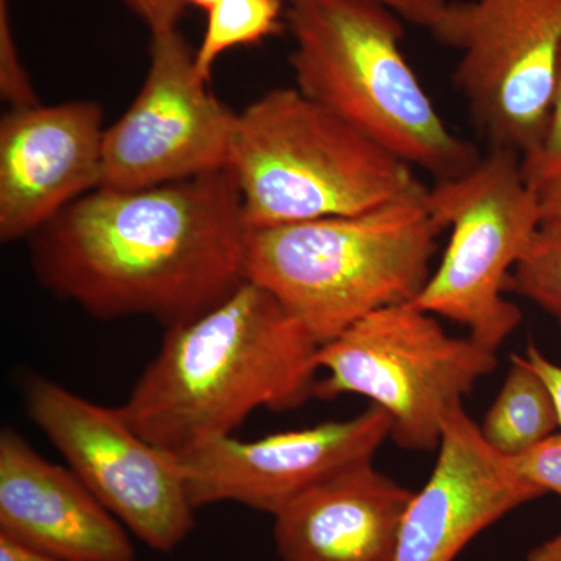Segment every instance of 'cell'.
<instances>
[{
    "mask_svg": "<svg viewBox=\"0 0 561 561\" xmlns=\"http://www.w3.org/2000/svg\"><path fill=\"white\" fill-rule=\"evenodd\" d=\"M0 534L72 561H135L130 531L70 468L0 435Z\"/></svg>",
    "mask_w": 561,
    "mask_h": 561,
    "instance_id": "5bb4252c",
    "label": "cell"
},
{
    "mask_svg": "<svg viewBox=\"0 0 561 561\" xmlns=\"http://www.w3.org/2000/svg\"><path fill=\"white\" fill-rule=\"evenodd\" d=\"M283 0H219L208 11V25L198 49L195 66L206 81L225 51L250 46L278 35L286 24Z\"/></svg>",
    "mask_w": 561,
    "mask_h": 561,
    "instance_id": "e0dca14e",
    "label": "cell"
},
{
    "mask_svg": "<svg viewBox=\"0 0 561 561\" xmlns=\"http://www.w3.org/2000/svg\"><path fill=\"white\" fill-rule=\"evenodd\" d=\"M0 561H72L0 534Z\"/></svg>",
    "mask_w": 561,
    "mask_h": 561,
    "instance_id": "d4e9b609",
    "label": "cell"
},
{
    "mask_svg": "<svg viewBox=\"0 0 561 561\" xmlns=\"http://www.w3.org/2000/svg\"><path fill=\"white\" fill-rule=\"evenodd\" d=\"M319 348L271 291L245 279L214 308L168 328L121 408L139 435L180 457L230 437L257 409L286 412L311 400Z\"/></svg>",
    "mask_w": 561,
    "mask_h": 561,
    "instance_id": "7a4b0ae2",
    "label": "cell"
},
{
    "mask_svg": "<svg viewBox=\"0 0 561 561\" xmlns=\"http://www.w3.org/2000/svg\"><path fill=\"white\" fill-rule=\"evenodd\" d=\"M426 202L451 234L440 264L412 302L497 351L523 320L518 306L504 297L508 278L542 224L540 198L524 175L522 157L490 149L471 171L435 181Z\"/></svg>",
    "mask_w": 561,
    "mask_h": 561,
    "instance_id": "52a82bcc",
    "label": "cell"
},
{
    "mask_svg": "<svg viewBox=\"0 0 561 561\" xmlns=\"http://www.w3.org/2000/svg\"><path fill=\"white\" fill-rule=\"evenodd\" d=\"M512 461L519 474L542 493L561 497V434L551 435Z\"/></svg>",
    "mask_w": 561,
    "mask_h": 561,
    "instance_id": "44dd1931",
    "label": "cell"
},
{
    "mask_svg": "<svg viewBox=\"0 0 561 561\" xmlns=\"http://www.w3.org/2000/svg\"><path fill=\"white\" fill-rule=\"evenodd\" d=\"M247 228L230 169L144 190L99 187L31 238L47 290L99 319L165 327L214 308L243 279Z\"/></svg>",
    "mask_w": 561,
    "mask_h": 561,
    "instance_id": "6da1fadb",
    "label": "cell"
},
{
    "mask_svg": "<svg viewBox=\"0 0 561 561\" xmlns=\"http://www.w3.org/2000/svg\"><path fill=\"white\" fill-rule=\"evenodd\" d=\"M324 371L313 398L360 394L391 419L390 438L405 451L431 453L443 424L476 383L497 367L496 351L446 332L434 313L413 302L370 313L323 343Z\"/></svg>",
    "mask_w": 561,
    "mask_h": 561,
    "instance_id": "8992f818",
    "label": "cell"
},
{
    "mask_svg": "<svg viewBox=\"0 0 561 561\" xmlns=\"http://www.w3.org/2000/svg\"><path fill=\"white\" fill-rule=\"evenodd\" d=\"M479 430L501 456L515 459L560 430L551 393L526 357L513 356L507 378Z\"/></svg>",
    "mask_w": 561,
    "mask_h": 561,
    "instance_id": "2e32d148",
    "label": "cell"
},
{
    "mask_svg": "<svg viewBox=\"0 0 561 561\" xmlns=\"http://www.w3.org/2000/svg\"><path fill=\"white\" fill-rule=\"evenodd\" d=\"M397 13L402 21L434 31L453 0H371Z\"/></svg>",
    "mask_w": 561,
    "mask_h": 561,
    "instance_id": "7402d4cb",
    "label": "cell"
},
{
    "mask_svg": "<svg viewBox=\"0 0 561 561\" xmlns=\"http://www.w3.org/2000/svg\"><path fill=\"white\" fill-rule=\"evenodd\" d=\"M413 496L373 461L356 465L273 516L276 552L280 561H393Z\"/></svg>",
    "mask_w": 561,
    "mask_h": 561,
    "instance_id": "9a60e30c",
    "label": "cell"
},
{
    "mask_svg": "<svg viewBox=\"0 0 561 561\" xmlns=\"http://www.w3.org/2000/svg\"><path fill=\"white\" fill-rule=\"evenodd\" d=\"M33 423L81 482L153 551L180 548L195 527L180 459L136 432L122 408H105L60 383L33 378L25 389Z\"/></svg>",
    "mask_w": 561,
    "mask_h": 561,
    "instance_id": "9c48e42d",
    "label": "cell"
},
{
    "mask_svg": "<svg viewBox=\"0 0 561 561\" xmlns=\"http://www.w3.org/2000/svg\"><path fill=\"white\" fill-rule=\"evenodd\" d=\"M0 95L11 108L39 103L14 41L10 0H0Z\"/></svg>",
    "mask_w": 561,
    "mask_h": 561,
    "instance_id": "d6986e66",
    "label": "cell"
},
{
    "mask_svg": "<svg viewBox=\"0 0 561 561\" xmlns=\"http://www.w3.org/2000/svg\"><path fill=\"white\" fill-rule=\"evenodd\" d=\"M228 169L249 231L353 216L427 190L411 164L295 87L239 113Z\"/></svg>",
    "mask_w": 561,
    "mask_h": 561,
    "instance_id": "5b68a950",
    "label": "cell"
},
{
    "mask_svg": "<svg viewBox=\"0 0 561 561\" xmlns=\"http://www.w3.org/2000/svg\"><path fill=\"white\" fill-rule=\"evenodd\" d=\"M238 116L210 94L179 28L153 33L146 81L103 136L101 187L144 190L225 171Z\"/></svg>",
    "mask_w": 561,
    "mask_h": 561,
    "instance_id": "30bf717a",
    "label": "cell"
},
{
    "mask_svg": "<svg viewBox=\"0 0 561 561\" xmlns=\"http://www.w3.org/2000/svg\"><path fill=\"white\" fill-rule=\"evenodd\" d=\"M432 35L460 51L457 88L491 149L534 153L559 73L561 0L451 2Z\"/></svg>",
    "mask_w": 561,
    "mask_h": 561,
    "instance_id": "ba28073f",
    "label": "cell"
},
{
    "mask_svg": "<svg viewBox=\"0 0 561 561\" xmlns=\"http://www.w3.org/2000/svg\"><path fill=\"white\" fill-rule=\"evenodd\" d=\"M102 108L95 102L11 108L0 122V239L32 238L102 186Z\"/></svg>",
    "mask_w": 561,
    "mask_h": 561,
    "instance_id": "7c38bea8",
    "label": "cell"
},
{
    "mask_svg": "<svg viewBox=\"0 0 561 561\" xmlns=\"http://www.w3.org/2000/svg\"><path fill=\"white\" fill-rule=\"evenodd\" d=\"M507 291L540 306L561 331V225L541 224L516 262Z\"/></svg>",
    "mask_w": 561,
    "mask_h": 561,
    "instance_id": "ac0fdd59",
    "label": "cell"
},
{
    "mask_svg": "<svg viewBox=\"0 0 561 561\" xmlns=\"http://www.w3.org/2000/svg\"><path fill=\"white\" fill-rule=\"evenodd\" d=\"M427 190L353 216L251 230L243 279L271 291L319 345L373 312L412 302L431 278L443 231Z\"/></svg>",
    "mask_w": 561,
    "mask_h": 561,
    "instance_id": "3957f363",
    "label": "cell"
},
{
    "mask_svg": "<svg viewBox=\"0 0 561 561\" xmlns=\"http://www.w3.org/2000/svg\"><path fill=\"white\" fill-rule=\"evenodd\" d=\"M534 187L540 198L542 224L561 225V172Z\"/></svg>",
    "mask_w": 561,
    "mask_h": 561,
    "instance_id": "484cf974",
    "label": "cell"
},
{
    "mask_svg": "<svg viewBox=\"0 0 561 561\" xmlns=\"http://www.w3.org/2000/svg\"><path fill=\"white\" fill-rule=\"evenodd\" d=\"M523 171L531 186L561 172V58L548 127L538 149L524 158Z\"/></svg>",
    "mask_w": 561,
    "mask_h": 561,
    "instance_id": "ffe728a7",
    "label": "cell"
},
{
    "mask_svg": "<svg viewBox=\"0 0 561 561\" xmlns=\"http://www.w3.org/2000/svg\"><path fill=\"white\" fill-rule=\"evenodd\" d=\"M524 357L529 362L530 367L537 371V375L540 376L542 382L548 387L549 393H551L557 415H559L561 434V367L552 364V362L537 348L535 343H529L526 356Z\"/></svg>",
    "mask_w": 561,
    "mask_h": 561,
    "instance_id": "cb8c5ba5",
    "label": "cell"
},
{
    "mask_svg": "<svg viewBox=\"0 0 561 561\" xmlns=\"http://www.w3.org/2000/svg\"><path fill=\"white\" fill-rule=\"evenodd\" d=\"M124 2L149 25L151 35L176 28L186 9L183 0H124Z\"/></svg>",
    "mask_w": 561,
    "mask_h": 561,
    "instance_id": "603a6c76",
    "label": "cell"
},
{
    "mask_svg": "<svg viewBox=\"0 0 561 561\" xmlns=\"http://www.w3.org/2000/svg\"><path fill=\"white\" fill-rule=\"evenodd\" d=\"M527 561H561V534L552 540L542 542L538 548L531 549Z\"/></svg>",
    "mask_w": 561,
    "mask_h": 561,
    "instance_id": "4316f807",
    "label": "cell"
},
{
    "mask_svg": "<svg viewBox=\"0 0 561 561\" xmlns=\"http://www.w3.org/2000/svg\"><path fill=\"white\" fill-rule=\"evenodd\" d=\"M397 13L371 0H289L297 90L435 181L482 158L448 127L402 51Z\"/></svg>",
    "mask_w": 561,
    "mask_h": 561,
    "instance_id": "277c9868",
    "label": "cell"
},
{
    "mask_svg": "<svg viewBox=\"0 0 561 561\" xmlns=\"http://www.w3.org/2000/svg\"><path fill=\"white\" fill-rule=\"evenodd\" d=\"M542 496L459 405L443 424L430 481L402 519L393 561H454L491 524Z\"/></svg>",
    "mask_w": 561,
    "mask_h": 561,
    "instance_id": "4fadbf2b",
    "label": "cell"
},
{
    "mask_svg": "<svg viewBox=\"0 0 561 561\" xmlns=\"http://www.w3.org/2000/svg\"><path fill=\"white\" fill-rule=\"evenodd\" d=\"M183 2L186 3V5L191 3V5L198 7V9L209 11L219 0H183Z\"/></svg>",
    "mask_w": 561,
    "mask_h": 561,
    "instance_id": "83f0119b",
    "label": "cell"
},
{
    "mask_svg": "<svg viewBox=\"0 0 561 561\" xmlns=\"http://www.w3.org/2000/svg\"><path fill=\"white\" fill-rule=\"evenodd\" d=\"M390 432L389 413L371 404L351 420L279 432L260 440L217 438L179 459L195 511L236 502L275 516L313 486L373 461Z\"/></svg>",
    "mask_w": 561,
    "mask_h": 561,
    "instance_id": "8fae6325",
    "label": "cell"
}]
</instances>
